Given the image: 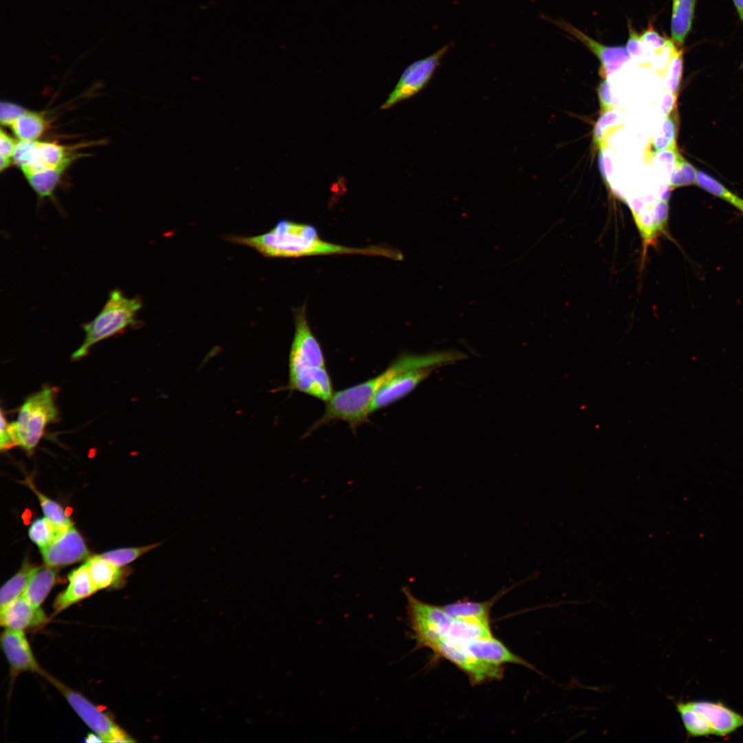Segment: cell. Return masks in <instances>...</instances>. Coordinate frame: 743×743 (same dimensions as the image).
Here are the masks:
<instances>
[{"instance_id": "cell-12", "label": "cell", "mask_w": 743, "mask_h": 743, "mask_svg": "<svg viewBox=\"0 0 743 743\" xmlns=\"http://www.w3.org/2000/svg\"><path fill=\"white\" fill-rule=\"evenodd\" d=\"M435 367H421L398 372L385 381L376 393L370 406L372 413L387 407L411 392Z\"/></svg>"}, {"instance_id": "cell-17", "label": "cell", "mask_w": 743, "mask_h": 743, "mask_svg": "<svg viewBox=\"0 0 743 743\" xmlns=\"http://www.w3.org/2000/svg\"><path fill=\"white\" fill-rule=\"evenodd\" d=\"M457 647L471 656L490 663L500 665L503 663H514L535 669L493 636L473 640Z\"/></svg>"}, {"instance_id": "cell-37", "label": "cell", "mask_w": 743, "mask_h": 743, "mask_svg": "<svg viewBox=\"0 0 743 743\" xmlns=\"http://www.w3.org/2000/svg\"><path fill=\"white\" fill-rule=\"evenodd\" d=\"M640 39L647 52H649V54L661 50L671 41L661 36L652 23H649L647 28L640 34Z\"/></svg>"}, {"instance_id": "cell-27", "label": "cell", "mask_w": 743, "mask_h": 743, "mask_svg": "<svg viewBox=\"0 0 743 743\" xmlns=\"http://www.w3.org/2000/svg\"><path fill=\"white\" fill-rule=\"evenodd\" d=\"M676 708L682 721L687 738L714 735V731L707 720L690 708L685 702H677Z\"/></svg>"}, {"instance_id": "cell-28", "label": "cell", "mask_w": 743, "mask_h": 743, "mask_svg": "<svg viewBox=\"0 0 743 743\" xmlns=\"http://www.w3.org/2000/svg\"><path fill=\"white\" fill-rule=\"evenodd\" d=\"M47 127L43 116L27 111L19 118L11 128L21 141H34L40 137Z\"/></svg>"}, {"instance_id": "cell-26", "label": "cell", "mask_w": 743, "mask_h": 743, "mask_svg": "<svg viewBox=\"0 0 743 743\" xmlns=\"http://www.w3.org/2000/svg\"><path fill=\"white\" fill-rule=\"evenodd\" d=\"M67 166H61L54 169L25 174V177L32 189L40 200L46 197H52L56 187L58 184L61 175Z\"/></svg>"}, {"instance_id": "cell-38", "label": "cell", "mask_w": 743, "mask_h": 743, "mask_svg": "<svg viewBox=\"0 0 743 743\" xmlns=\"http://www.w3.org/2000/svg\"><path fill=\"white\" fill-rule=\"evenodd\" d=\"M628 31L629 37L626 48L629 53L631 58L633 57L638 60L643 59L644 56L647 54V52L640 41V34L632 27L630 21L628 22Z\"/></svg>"}, {"instance_id": "cell-8", "label": "cell", "mask_w": 743, "mask_h": 743, "mask_svg": "<svg viewBox=\"0 0 743 743\" xmlns=\"http://www.w3.org/2000/svg\"><path fill=\"white\" fill-rule=\"evenodd\" d=\"M451 46V43L444 45L433 54L409 65L385 102L381 105L380 109H388L422 91L431 80L444 56Z\"/></svg>"}, {"instance_id": "cell-3", "label": "cell", "mask_w": 743, "mask_h": 743, "mask_svg": "<svg viewBox=\"0 0 743 743\" xmlns=\"http://www.w3.org/2000/svg\"><path fill=\"white\" fill-rule=\"evenodd\" d=\"M401 367L396 360L380 374L358 385L333 394L327 402L323 416L308 429L307 435L323 425L335 420L346 422L353 431L368 422L370 406L380 386Z\"/></svg>"}, {"instance_id": "cell-20", "label": "cell", "mask_w": 743, "mask_h": 743, "mask_svg": "<svg viewBox=\"0 0 743 743\" xmlns=\"http://www.w3.org/2000/svg\"><path fill=\"white\" fill-rule=\"evenodd\" d=\"M57 580V572L53 567L35 568L23 596L34 607H40Z\"/></svg>"}, {"instance_id": "cell-16", "label": "cell", "mask_w": 743, "mask_h": 743, "mask_svg": "<svg viewBox=\"0 0 743 743\" xmlns=\"http://www.w3.org/2000/svg\"><path fill=\"white\" fill-rule=\"evenodd\" d=\"M47 621L43 610L32 605L23 595L0 612L1 625L7 629H32L43 626Z\"/></svg>"}, {"instance_id": "cell-21", "label": "cell", "mask_w": 743, "mask_h": 743, "mask_svg": "<svg viewBox=\"0 0 743 743\" xmlns=\"http://www.w3.org/2000/svg\"><path fill=\"white\" fill-rule=\"evenodd\" d=\"M678 124L679 116L676 109L664 118L660 127L649 140L645 151L647 159L652 160L658 152L663 150L677 149Z\"/></svg>"}, {"instance_id": "cell-19", "label": "cell", "mask_w": 743, "mask_h": 743, "mask_svg": "<svg viewBox=\"0 0 743 743\" xmlns=\"http://www.w3.org/2000/svg\"><path fill=\"white\" fill-rule=\"evenodd\" d=\"M492 636L489 620L453 619L443 640L460 647L473 640Z\"/></svg>"}, {"instance_id": "cell-31", "label": "cell", "mask_w": 743, "mask_h": 743, "mask_svg": "<svg viewBox=\"0 0 743 743\" xmlns=\"http://www.w3.org/2000/svg\"><path fill=\"white\" fill-rule=\"evenodd\" d=\"M164 542L163 541L144 546L116 549L104 552L100 556L116 566L121 568L134 561L147 552L157 548L162 545Z\"/></svg>"}, {"instance_id": "cell-10", "label": "cell", "mask_w": 743, "mask_h": 743, "mask_svg": "<svg viewBox=\"0 0 743 743\" xmlns=\"http://www.w3.org/2000/svg\"><path fill=\"white\" fill-rule=\"evenodd\" d=\"M543 18L571 35L593 53L601 62L599 74L604 78H608L631 59L627 48L623 46L605 45L563 19Z\"/></svg>"}, {"instance_id": "cell-13", "label": "cell", "mask_w": 743, "mask_h": 743, "mask_svg": "<svg viewBox=\"0 0 743 743\" xmlns=\"http://www.w3.org/2000/svg\"><path fill=\"white\" fill-rule=\"evenodd\" d=\"M465 672L473 683L499 680L503 676L500 665L490 663L471 656L459 647L440 640L431 648Z\"/></svg>"}, {"instance_id": "cell-24", "label": "cell", "mask_w": 743, "mask_h": 743, "mask_svg": "<svg viewBox=\"0 0 743 743\" xmlns=\"http://www.w3.org/2000/svg\"><path fill=\"white\" fill-rule=\"evenodd\" d=\"M97 590L116 587L121 581L122 570L100 555L91 557L85 563Z\"/></svg>"}, {"instance_id": "cell-48", "label": "cell", "mask_w": 743, "mask_h": 743, "mask_svg": "<svg viewBox=\"0 0 743 743\" xmlns=\"http://www.w3.org/2000/svg\"><path fill=\"white\" fill-rule=\"evenodd\" d=\"M733 206L737 208L739 211H740L743 213V200L742 199H741V198H740L738 197V198L737 199L736 202H735Z\"/></svg>"}, {"instance_id": "cell-7", "label": "cell", "mask_w": 743, "mask_h": 743, "mask_svg": "<svg viewBox=\"0 0 743 743\" xmlns=\"http://www.w3.org/2000/svg\"><path fill=\"white\" fill-rule=\"evenodd\" d=\"M67 700L81 720L104 742H134L112 718L85 696L45 672L43 676Z\"/></svg>"}, {"instance_id": "cell-4", "label": "cell", "mask_w": 743, "mask_h": 743, "mask_svg": "<svg viewBox=\"0 0 743 743\" xmlns=\"http://www.w3.org/2000/svg\"><path fill=\"white\" fill-rule=\"evenodd\" d=\"M142 306L139 297L129 298L118 290H111L99 313L83 325L85 337L72 356L73 360L85 356L92 345L121 333L136 323V316Z\"/></svg>"}, {"instance_id": "cell-41", "label": "cell", "mask_w": 743, "mask_h": 743, "mask_svg": "<svg viewBox=\"0 0 743 743\" xmlns=\"http://www.w3.org/2000/svg\"><path fill=\"white\" fill-rule=\"evenodd\" d=\"M677 94L667 89L664 91L661 96L660 110L661 115L665 118L676 109Z\"/></svg>"}, {"instance_id": "cell-22", "label": "cell", "mask_w": 743, "mask_h": 743, "mask_svg": "<svg viewBox=\"0 0 743 743\" xmlns=\"http://www.w3.org/2000/svg\"><path fill=\"white\" fill-rule=\"evenodd\" d=\"M509 589L502 590L493 599L486 601H459L444 605L441 607L451 619L489 620L491 607Z\"/></svg>"}, {"instance_id": "cell-11", "label": "cell", "mask_w": 743, "mask_h": 743, "mask_svg": "<svg viewBox=\"0 0 743 743\" xmlns=\"http://www.w3.org/2000/svg\"><path fill=\"white\" fill-rule=\"evenodd\" d=\"M40 550L45 564L53 568L83 561L89 553L83 537L73 526L61 530L47 546Z\"/></svg>"}, {"instance_id": "cell-36", "label": "cell", "mask_w": 743, "mask_h": 743, "mask_svg": "<svg viewBox=\"0 0 743 743\" xmlns=\"http://www.w3.org/2000/svg\"><path fill=\"white\" fill-rule=\"evenodd\" d=\"M678 153V149H667L658 152L653 158L654 166L658 175L668 183H669L675 166Z\"/></svg>"}, {"instance_id": "cell-40", "label": "cell", "mask_w": 743, "mask_h": 743, "mask_svg": "<svg viewBox=\"0 0 743 743\" xmlns=\"http://www.w3.org/2000/svg\"><path fill=\"white\" fill-rule=\"evenodd\" d=\"M597 92L600 103L601 114L612 108L616 107L617 105H616V101L611 93L608 78H605L599 85Z\"/></svg>"}, {"instance_id": "cell-39", "label": "cell", "mask_w": 743, "mask_h": 743, "mask_svg": "<svg viewBox=\"0 0 743 743\" xmlns=\"http://www.w3.org/2000/svg\"><path fill=\"white\" fill-rule=\"evenodd\" d=\"M23 107L8 102H3L0 105V120L5 126H10L26 112Z\"/></svg>"}, {"instance_id": "cell-43", "label": "cell", "mask_w": 743, "mask_h": 743, "mask_svg": "<svg viewBox=\"0 0 743 743\" xmlns=\"http://www.w3.org/2000/svg\"><path fill=\"white\" fill-rule=\"evenodd\" d=\"M599 169L601 175L606 184L610 182V177L613 172V167L609 155L606 153V148L599 150Z\"/></svg>"}, {"instance_id": "cell-35", "label": "cell", "mask_w": 743, "mask_h": 743, "mask_svg": "<svg viewBox=\"0 0 743 743\" xmlns=\"http://www.w3.org/2000/svg\"><path fill=\"white\" fill-rule=\"evenodd\" d=\"M683 59L682 50L678 49L671 59L664 74L666 88L678 94L682 75Z\"/></svg>"}, {"instance_id": "cell-14", "label": "cell", "mask_w": 743, "mask_h": 743, "mask_svg": "<svg viewBox=\"0 0 743 743\" xmlns=\"http://www.w3.org/2000/svg\"><path fill=\"white\" fill-rule=\"evenodd\" d=\"M1 645L12 676L23 672L36 673L43 676L46 672L34 656L24 631L6 628L1 635Z\"/></svg>"}, {"instance_id": "cell-34", "label": "cell", "mask_w": 743, "mask_h": 743, "mask_svg": "<svg viewBox=\"0 0 743 743\" xmlns=\"http://www.w3.org/2000/svg\"><path fill=\"white\" fill-rule=\"evenodd\" d=\"M696 184L707 192L725 200L733 206L738 198L722 184L702 171L697 170Z\"/></svg>"}, {"instance_id": "cell-9", "label": "cell", "mask_w": 743, "mask_h": 743, "mask_svg": "<svg viewBox=\"0 0 743 743\" xmlns=\"http://www.w3.org/2000/svg\"><path fill=\"white\" fill-rule=\"evenodd\" d=\"M74 158L72 149L52 142L21 141L17 142L12 160L23 173L47 169L68 166Z\"/></svg>"}, {"instance_id": "cell-23", "label": "cell", "mask_w": 743, "mask_h": 743, "mask_svg": "<svg viewBox=\"0 0 743 743\" xmlns=\"http://www.w3.org/2000/svg\"><path fill=\"white\" fill-rule=\"evenodd\" d=\"M697 0H673L671 19L672 41L682 45L689 33Z\"/></svg>"}, {"instance_id": "cell-15", "label": "cell", "mask_w": 743, "mask_h": 743, "mask_svg": "<svg viewBox=\"0 0 743 743\" xmlns=\"http://www.w3.org/2000/svg\"><path fill=\"white\" fill-rule=\"evenodd\" d=\"M686 704L704 716L711 724L714 735L727 736L743 726V715L722 702L689 701Z\"/></svg>"}, {"instance_id": "cell-44", "label": "cell", "mask_w": 743, "mask_h": 743, "mask_svg": "<svg viewBox=\"0 0 743 743\" xmlns=\"http://www.w3.org/2000/svg\"><path fill=\"white\" fill-rule=\"evenodd\" d=\"M8 424L3 411L1 412L0 448L1 451L8 450L13 446L8 431Z\"/></svg>"}, {"instance_id": "cell-42", "label": "cell", "mask_w": 743, "mask_h": 743, "mask_svg": "<svg viewBox=\"0 0 743 743\" xmlns=\"http://www.w3.org/2000/svg\"><path fill=\"white\" fill-rule=\"evenodd\" d=\"M0 140L1 156L12 160L17 142L2 129L1 130Z\"/></svg>"}, {"instance_id": "cell-29", "label": "cell", "mask_w": 743, "mask_h": 743, "mask_svg": "<svg viewBox=\"0 0 743 743\" xmlns=\"http://www.w3.org/2000/svg\"><path fill=\"white\" fill-rule=\"evenodd\" d=\"M624 119L625 114L616 107L601 114L593 131V142L599 150L605 149L607 136L612 131L621 127Z\"/></svg>"}, {"instance_id": "cell-32", "label": "cell", "mask_w": 743, "mask_h": 743, "mask_svg": "<svg viewBox=\"0 0 743 743\" xmlns=\"http://www.w3.org/2000/svg\"><path fill=\"white\" fill-rule=\"evenodd\" d=\"M61 530L44 517L32 521L28 529V535L31 541L41 550L47 546Z\"/></svg>"}, {"instance_id": "cell-33", "label": "cell", "mask_w": 743, "mask_h": 743, "mask_svg": "<svg viewBox=\"0 0 743 743\" xmlns=\"http://www.w3.org/2000/svg\"><path fill=\"white\" fill-rule=\"evenodd\" d=\"M697 170L678 152L675 166L669 180L671 188L689 186L696 184Z\"/></svg>"}, {"instance_id": "cell-5", "label": "cell", "mask_w": 743, "mask_h": 743, "mask_svg": "<svg viewBox=\"0 0 743 743\" xmlns=\"http://www.w3.org/2000/svg\"><path fill=\"white\" fill-rule=\"evenodd\" d=\"M55 396L54 388L43 387L25 400L17 420L10 423L17 445L28 453L32 452L36 446L46 426L57 418Z\"/></svg>"}, {"instance_id": "cell-25", "label": "cell", "mask_w": 743, "mask_h": 743, "mask_svg": "<svg viewBox=\"0 0 743 743\" xmlns=\"http://www.w3.org/2000/svg\"><path fill=\"white\" fill-rule=\"evenodd\" d=\"M36 566L25 561L20 570L1 588L0 610L23 596Z\"/></svg>"}, {"instance_id": "cell-30", "label": "cell", "mask_w": 743, "mask_h": 743, "mask_svg": "<svg viewBox=\"0 0 743 743\" xmlns=\"http://www.w3.org/2000/svg\"><path fill=\"white\" fill-rule=\"evenodd\" d=\"M25 484L37 497L45 517L61 530L73 526L72 520L61 504L40 492L28 479L26 480Z\"/></svg>"}, {"instance_id": "cell-18", "label": "cell", "mask_w": 743, "mask_h": 743, "mask_svg": "<svg viewBox=\"0 0 743 743\" xmlns=\"http://www.w3.org/2000/svg\"><path fill=\"white\" fill-rule=\"evenodd\" d=\"M69 584L56 598L53 607L58 614L74 603L87 598L98 590L94 585L86 563L74 570L68 576Z\"/></svg>"}, {"instance_id": "cell-2", "label": "cell", "mask_w": 743, "mask_h": 743, "mask_svg": "<svg viewBox=\"0 0 743 743\" xmlns=\"http://www.w3.org/2000/svg\"><path fill=\"white\" fill-rule=\"evenodd\" d=\"M294 334L289 356L288 389L323 402L334 394L321 344L313 334L306 314L305 304L294 309Z\"/></svg>"}, {"instance_id": "cell-6", "label": "cell", "mask_w": 743, "mask_h": 743, "mask_svg": "<svg viewBox=\"0 0 743 743\" xmlns=\"http://www.w3.org/2000/svg\"><path fill=\"white\" fill-rule=\"evenodd\" d=\"M407 600L408 621L414 638L416 648H431L444 638L450 627L451 619L441 606L431 605L416 597L409 588H402Z\"/></svg>"}, {"instance_id": "cell-47", "label": "cell", "mask_w": 743, "mask_h": 743, "mask_svg": "<svg viewBox=\"0 0 743 743\" xmlns=\"http://www.w3.org/2000/svg\"><path fill=\"white\" fill-rule=\"evenodd\" d=\"M12 160L3 158L1 156L0 170L3 171L8 168L11 164Z\"/></svg>"}, {"instance_id": "cell-1", "label": "cell", "mask_w": 743, "mask_h": 743, "mask_svg": "<svg viewBox=\"0 0 743 743\" xmlns=\"http://www.w3.org/2000/svg\"><path fill=\"white\" fill-rule=\"evenodd\" d=\"M233 242L246 245L265 257L295 258L332 255L380 256L394 260L402 259L397 249L370 246L349 247L323 240L318 230L311 224L281 219L269 231L257 236L232 237Z\"/></svg>"}, {"instance_id": "cell-45", "label": "cell", "mask_w": 743, "mask_h": 743, "mask_svg": "<svg viewBox=\"0 0 743 743\" xmlns=\"http://www.w3.org/2000/svg\"><path fill=\"white\" fill-rule=\"evenodd\" d=\"M86 742H104L103 739L96 733L88 734L85 740Z\"/></svg>"}, {"instance_id": "cell-46", "label": "cell", "mask_w": 743, "mask_h": 743, "mask_svg": "<svg viewBox=\"0 0 743 743\" xmlns=\"http://www.w3.org/2000/svg\"><path fill=\"white\" fill-rule=\"evenodd\" d=\"M737 10L740 17L743 21V0H733Z\"/></svg>"}]
</instances>
